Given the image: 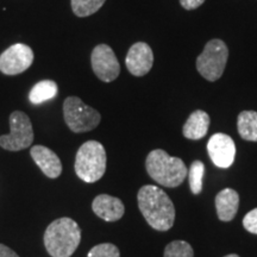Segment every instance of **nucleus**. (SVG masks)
Masks as SVG:
<instances>
[{
    "label": "nucleus",
    "mask_w": 257,
    "mask_h": 257,
    "mask_svg": "<svg viewBox=\"0 0 257 257\" xmlns=\"http://www.w3.org/2000/svg\"><path fill=\"white\" fill-rule=\"evenodd\" d=\"M126 68L135 76H143L150 72L154 63V54L152 48L144 42L135 43L128 49L126 55Z\"/></svg>",
    "instance_id": "obj_11"
},
{
    "label": "nucleus",
    "mask_w": 257,
    "mask_h": 257,
    "mask_svg": "<svg viewBox=\"0 0 257 257\" xmlns=\"http://www.w3.org/2000/svg\"><path fill=\"white\" fill-rule=\"evenodd\" d=\"M239 136L249 142H257V112L243 111L237 118Z\"/></svg>",
    "instance_id": "obj_16"
},
{
    "label": "nucleus",
    "mask_w": 257,
    "mask_h": 257,
    "mask_svg": "<svg viewBox=\"0 0 257 257\" xmlns=\"http://www.w3.org/2000/svg\"><path fill=\"white\" fill-rule=\"evenodd\" d=\"M208 127H210V115L205 111L197 110L192 112L188 119L186 120L182 134L188 140L198 141L206 136Z\"/></svg>",
    "instance_id": "obj_15"
},
{
    "label": "nucleus",
    "mask_w": 257,
    "mask_h": 257,
    "mask_svg": "<svg viewBox=\"0 0 257 257\" xmlns=\"http://www.w3.org/2000/svg\"><path fill=\"white\" fill-rule=\"evenodd\" d=\"M208 156L219 168H229L236 157L233 140L225 134H214L207 143Z\"/></svg>",
    "instance_id": "obj_10"
},
{
    "label": "nucleus",
    "mask_w": 257,
    "mask_h": 257,
    "mask_svg": "<svg viewBox=\"0 0 257 257\" xmlns=\"http://www.w3.org/2000/svg\"><path fill=\"white\" fill-rule=\"evenodd\" d=\"M57 92H59V87H57V83L55 81H53V80H42L31 88L30 94H29V100L34 105L42 104V102L55 98Z\"/></svg>",
    "instance_id": "obj_17"
},
{
    "label": "nucleus",
    "mask_w": 257,
    "mask_h": 257,
    "mask_svg": "<svg viewBox=\"0 0 257 257\" xmlns=\"http://www.w3.org/2000/svg\"><path fill=\"white\" fill-rule=\"evenodd\" d=\"M30 155L47 178L57 179L61 175L62 163H61L60 157L49 148L44 146H35L31 148Z\"/></svg>",
    "instance_id": "obj_12"
},
{
    "label": "nucleus",
    "mask_w": 257,
    "mask_h": 257,
    "mask_svg": "<svg viewBox=\"0 0 257 257\" xmlns=\"http://www.w3.org/2000/svg\"><path fill=\"white\" fill-rule=\"evenodd\" d=\"M105 148L98 141H87L79 148L75 156L76 175L87 184L99 181L106 172Z\"/></svg>",
    "instance_id": "obj_4"
},
{
    "label": "nucleus",
    "mask_w": 257,
    "mask_h": 257,
    "mask_svg": "<svg viewBox=\"0 0 257 257\" xmlns=\"http://www.w3.org/2000/svg\"><path fill=\"white\" fill-rule=\"evenodd\" d=\"M138 207L147 223L156 231H168L175 221V207L165 191L154 185L141 187L137 194Z\"/></svg>",
    "instance_id": "obj_1"
},
{
    "label": "nucleus",
    "mask_w": 257,
    "mask_h": 257,
    "mask_svg": "<svg viewBox=\"0 0 257 257\" xmlns=\"http://www.w3.org/2000/svg\"><path fill=\"white\" fill-rule=\"evenodd\" d=\"M0 257H19V256L18 253L15 252L11 248L4 245V244H0Z\"/></svg>",
    "instance_id": "obj_24"
},
{
    "label": "nucleus",
    "mask_w": 257,
    "mask_h": 257,
    "mask_svg": "<svg viewBox=\"0 0 257 257\" xmlns=\"http://www.w3.org/2000/svg\"><path fill=\"white\" fill-rule=\"evenodd\" d=\"M224 257H239V256L236 255V253H230V255H226V256H224Z\"/></svg>",
    "instance_id": "obj_25"
},
{
    "label": "nucleus",
    "mask_w": 257,
    "mask_h": 257,
    "mask_svg": "<svg viewBox=\"0 0 257 257\" xmlns=\"http://www.w3.org/2000/svg\"><path fill=\"white\" fill-rule=\"evenodd\" d=\"M91 62L93 72L101 81H114L119 75L120 64L113 50L107 44H99L93 49Z\"/></svg>",
    "instance_id": "obj_9"
},
{
    "label": "nucleus",
    "mask_w": 257,
    "mask_h": 257,
    "mask_svg": "<svg viewBox=\"0 0 257 257\" xmlns=\"http://www.w3.org/2000/svg\"><path fill=\"white\" fill-rule=\"evenodd\" d=\"M239 207V195L232 188H225L216 195L217 216L221 221H231Z\"/></svg>",
    "instance_id": "obj_14"
},
{
    "label": "nucleus",
    "mask_w": 257,
    "mask_h": 257,
    "mask_svg": "<svg viewBox=\"0 0 257 257\" xmlns=\"http://www.w3.org/2000/svg\"><path fill=\"white\" fill-rule=\"evenodd\" d=\"M106 0H72V10L78 17H88L101 9Z\"/></svg>",
    "instance_id": "obj_19"
},
{
    "label": "nucleus",
    "mask_w": 257,
    "mask_h": 257,
    "mask_svg": "<svg viewBox=\"0 0 257 257\" xmlns=\"http://www.w3.org/2000/svg\"><path fill=\"white\" fill-rule=\"evenodd\" d=\"M165 257H194L191 244L186 240H173L165 249Z\"/></svg>",
    "instance_id": "obj_20"
},
{
    "label": "nucleus",
    "mask_w": 257,
    "mask_h": 257,
    "mask_svg": "<svg viewBox=\"0 0 257 257\" xmlns=\"http://www.w3.org/2000/svg\"><path fill=\"white\" fill-rule=\"evenodd\" d=\"M146 169L154 181L163 187L175 188L187 178L188 169L179 157L169 156L165 150L155 149L146 160Z\"/></svg>",
    "instance_id": "obj_3"
},
{
    "label": "nucleus",
    "mask_w": 257,
    "mask_h": 257,
    "mask_svg": "<svg viewBox=\"0 0 257 257\" xmlns=\"http://www.w3.org/2000/svg\"><path fill=\"white\" fill-rule=\"evenodd\" d=\"M229 59V49L221 40H211L197 59V69L202 78L216 81L223 75Z\"/></svg>",
    "instance_id": "obj_6"
},
{
    "label": "nucleus",
    "mask_w": 257,
    "mask_h": 257,
    "mask_svg": "<svg viewBox=\"0 0 257 257\" xmlns=\"http://www.w3.org/2000/svg\"><path fill=\"white\" fill-rule=\"evenodd\" d=\"M92 210L105 221H118L125 213V206L119 198L99 194L92 202Z\"/></svg>",
    "instance_id": "obj_13"
},
{
    "label": "nucleus",
    "mask_w": 257,
    "mask_h": 257,
    "mask_svg": "<svg viewBox=\"0 0 257 257\" xmlns=\"http://www.w3.org/2000/svg\"><path fill=\"white\" fill-rule=\"evenodd\" d=\"M11 133L0 136V147L9 152H19L28 149L34 142V128L30 118L22 111H15L10 114Z\"/></svg>",
    "instance_id": "obj_7"
},
{
    "label": "nucleus",
    "mask_w": 257,
    "mask_h": 257,
    "mask_svg": "<svg viewBox=\"0 0 257 257\" xmlns=\"http://www.w3.org/2000/svg\"><path fill=\"white\" fill-rule=\"evenodd\" d=\"M34 62V51L27 44H14L0 55V72L6 75H17L30 68Z\"/></svg>",
    "instance_id": "obj_8"
},
{
    "label": "nucleus",
    "mask_w": 257,
    "mask_h": 257,
    "mask_svg": "<svg viewBox=\"0 0 257 257\" xmlns=\"http://www.w3.org/2000/svg\"><path fill=\"white\" fill-rule=\"evenodd\" d=\"M205 0H180V4L186 10H195L204 4Z\"/></svg>",
    "instance_id": "obj_23"
},
{
    "label": "nucleus",
    "mask_w": 257,
    "mask_h": 257,
    "mask_svg": "<svg viewBox=\"0 0 257 257\" xmlns=\"http://www.w3.org/2000/svg\"><path fill=\"white\" fill-rule=\"evenodd\" d=\"M63 118L68 127L75 134L94 130L101 120L100 113L86 105L78 96H68L64 100Z\"/></svg>",
    "instance_id": "obj_5"
},
{
    "label": "nucleus",
    "mask_w": 257,
    "mask_h": 257,
    "mask_svg": "<svg viewBox=\"0 0 257 257\" xmlns=\"http://www.w3.org/2000/svg\"><path fill=\"white\" fill-rule=\"evenodd\" d=\"M43 240L51 257H70L81 242V229L72 218H59L44 231Z\"/></svg>",
    "instance_id": "obj_2"
},
{
    "label": "nucleus",
    "mask_w": 257,
    "mask_h": 257,
    "mask_svg": "<svg viewBox=\"0 0 257 257\" xmlns=\"http://www.w3.org/2000/svg\"><path fill=\"white\" fill-rule=\"evenodd\" d=\"M243 226L250 233L257 234V208H253L245 214L243 219Z\"/></svg>",
    "instance_id": "obj_22"
},
{
    "label": "nucleus",
    "mask_w": 257,
    "mask_h": 257,
    "mask_svg": "<svg viewBox=\"0 0 257 257\" xmlns=\"http://www.w3.org/2000/svg\"><path fill=\"white\" fill-rule=\"evenodd\" d=\"M87 257H120V251L114 244L101 243L93 246L88 251Z\"/></svg>",
    "instance_id": "obj_21"
},
{
    "label": "nucleus",
    "mask_w": 257,
    "mask_h": 257,
    "mask_svg": "<svg viewBox=\"0 0 257 257\" xmlns=\"http://www.w3.org/2000/svg\"><path fill=\"white\" fill-rule=\"evenodd\" d=\"M205 166L201 161H194L188 169L189 188L194 195L200 194L202 191V178H204Z\"/></svg>",
    "instance_id": "obj_18"
}]
</instances>
